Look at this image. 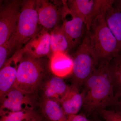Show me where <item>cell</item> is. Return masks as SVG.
<instances>
[{
	"instance_id": "16",
	"label": "cell",
	"mask_w": 121,
	"mask_h": 121,
	"mask_svg": "<svg viewBox=\"0 0 121 121\" xmlns=\"http://www.w3.org/2000/svg\"><path fill=\"white\" fill-rule=\"evenodd\" d=\"M42 114L50 121H67L60 103L51 99H41L39 103Z\"/></svg>"
},
{
	"instance_id": "18",
	"label": "cell",
	"mask_w": 121,
	"mask_h": 121,
	"mask_svg": "<svg viewBox=\"0 0 121 121\" xmlns=\"http://www.w3.org/2000/svg\"><path fill=\"white\" fill-rule=\"evenodd\" d=\"M107 24L116 38L121 50V11L115 8L113 4L108 7L105 13Z\"/></svg>"
},
{
	"instance_id": "11",
	"label": "cell",
	"mask_w": 121,
	"mask_h": 121,
	"mask_svg": "<svg viewBox=\"0 0 121 121\" xmlns=\"http://www.w3.org/2000/svg\"><path fill=\"white\" fill-rule=\"evenodd\" d=\"M51 51L50 34L43 28L37 32L19 54H27L40 58L48 55Z\"/></svg>"
},
{
	"instance_id": "20",
	"label": "cell",
	"mask_w": 121,
	"mask_h": 121,
	"mask_svg": "<svg viewBox=\"0 0 121 121\" xmlns=\"http://www.w3.org/2000/svg\"><path fill=\"white\" fill-rule=\"evenodd\" d=\"M39 114L35 109L7 113L0 116V121H29Z\"/></svg>"
},
{
	"instance_id": "9",
	"label": "cell",
	"mask_w": 121,
	"mask_h": 121,
	"mask_svg": "<svg viewBox=\"0 0 121 121\" xmlns=\"http://www.w3.org/2000/svg\"><path fill=\"white\" fill-rule=\"evenodd\" d=\"M39 23L46 30L54 29L62 20L64 1L36 0Z\"/></svg>"
},
{
	"instance_id": "26",
	"label": "cell",
	"mask_w": 121,
	"mask_h": 121,
	"mask_svg": "<svg viewBox=\"0 0 121 121\" xmlns=\"http://www.w3.org/2000/svg\"><path fill=\"white\" fill-rule=\"evenodd\" d=\"M43 121V117L42 115L39 114L37 117L29 121Z\"/></svg>"
},
{
	"instance_id": "4",
	"label": "cell",
	"mask_w": 121,
	"mask_h": 121,
	"mask_svg": "<svg viewBox=\"0 0 121 121\" xmlns=\"http://www.w3.org/2000/svg\"><path fill=\"white\" fill-rule=\"evenodd\" d=\"M36 0L22 1L19 17L14 32L6 44L9 52L18 50L38 32L39 23Z\"/></svg>"
},
{
	"instance_id": "21",
	"label": "cell",
	"mask_w": 121,
	"mask_h": 121,
	"mask_svg": "<svg viewBox=\"0 0 121 121\" xmlns=\"http://www.w3.org/2000/svg\"><path fill=\"white\" fill-rule=\"evenodd\" d=\"M104 121H121V111L105 109L98 111Z\"/></svg>"
},
{
	"instance_id": "5",
	"label": "cell",
	"mask_w": 121,
	"mask_h": 121,
	"mask_svg": "<svg viewBox=\"0 0 121 121\" xmlns=\"http://www.w3.org/2000/svg\"><path fill=\"white\" fill-rule=\"evenodd\" d=\"M98 63L91 48L89 32L86 31L73 59L72 85L80 90Z\"/></svg>"
},
{
	"instance_id": "14",
	"label": "cell",
	"mask_w": 121,
	"mask_h": 121,
	"mask_svg": "<svg viewBox=\"0 0 121 121\" xmlns=\"http://www.w3.org/2000/svg\"><path fill=\"white\" fill-rule=\"evenodd\" d=\"M50 67L56 76L65 77L72 73L73 59L65 52H54L50 59Z\"/></svg>"
},
{
	"instance_id": "3",
	"label": "cell",
	"mask_w": 121,
	"mask_h": 121,
	"mask_svg": "<svg viewBox=\"0 0 121 121\" xmlns=\"http://www.w3.org/2000/svg\"><path fill=\"white\" fill-rule=\"evenodd\" d=\"M107 9L93 20L88 32L91 48L98 63L108 61L120 51L117 39L106 21Z\"/></svg>"
},
{
	"instance_id": "24",
	"label": "cell",
	"mask_w": 121,
	"mask_h": 121,
	"mask_svg": "<svg viewBox=\"0 0 121 121\" xmlns=\"http://www.w3.org/2000/svg\"><path fill=\"white\" fill-rule=\"evenodd\" d=\"M113 105L115 106L118 109L117 110L121 111V95L115 100Z\"/></svg>"
},
{
	"instance_id": "25",
	"label": "cell",
	"mask_w": 121,
	"mask_h": 121,
	"mask_svg": "<svg viewBox=\"0 0 121 121\" xmlns=\"http://www.w3.org/2000/svg\"><path fill=\"white\" fill-rule=\"evenodd\" d=\"M113 7L121 11V0H114Z\"/></svg>"
},
{
	"instance_id": "8",
	"label": "cell",
	"mask_w": 121,
	"mask_h": 121,
	"mask_svg": "<svg viewBox=\"0 0 121 121\" xmlns=\"http://www.w3.org/2000/svg\"><path fill=\"white\" fill-rule=\"evenodd\" d=\"M37 95L30 94L13 87L0 99V115L35 109L37 104Z\"/></svg>"
},
{
	"instance_id": "15",
	"label": "cell",
	"mask_w": 121,
	"mask_h": 121,
	"mask_svg": "<svg viewBox=\"0 0 121 121\" xmlns=\"http://www.w3.org/2000/svg\"><path fill=\"white\" fill-rule=\"evenodd\" d=\"M83 98L80 90L72 85L60 102L67 116L77 114L83 105Z\"/></svg>"
},
{
	"instance_id": "12",
	"label": "cell",
	"mask_w": 121,
	"mask_h": 121,
	"mask_svg": "<svg viewBox=\"0 0 121 121\" xmlns=\"http://www.w3.org/2000/svg\"><path fill=\"white\" fill-rule=\"evenodd\" d=\"M70 86L62 79L55 76L48 78L41 87V99H55L60 103Z\"/></svg>"
},
{
	"instance_id": "19",
	"label": "cell",
	"mask_w": 121,
	"mask_h": 121,
	"mask_svg": "<svg viewBox=\"0 0 121 121\" xmlns=\"http://www.w3.org/2000/svg\"><path fill=\"white\" fill-rule=\"evenodd\" d=\"M51 51L52 53L65 52L69 50V45L62 25L55 28L50 33Z\"/></svg>"
},
{
	"instance_id": "2",
	"label": "cell",
	"mask_w": 121,
	"mask_h": 121,
	"mask_svg": "<svg viewBox=\"0 0 121 121\" xmlns=\"http://www.w3.org/2000/svg\"><path fill=\"white\" fill-rule=\"evenodd\" d=\"M20 56L13 87L30 94L37 95L48 78L44 63L40 58L23 54Z\"/></svg>"
},
{
	"instance_id": "6",
	"label": "cell",
	"mask_w": 121,
	"mask_h": 121,
	"mask_svg": "<svg viewBox=\"0 0 121 121\" xmlns=\"http://www.w3.org/2000/svg\"><path fill=\"white\" fill-rule=\"evenodd\" d=\"M114 0H69L66 1L70 10L82 19L89 32L93 20L112 5Z\"/></svg>"
},
{
	"instance_id": "27",
	"label": "cell",
	"mask_w": 121,
	"mask_h": 121,
	"mask_svg": "<svg viewBox=\"0 0 121 121\" xmlns=\"http://www.w3.org/2000/svg\"><path fill=\"white\" fill-rule=\"evenodd\" d=\"M48 121V120H46V121Z\"/></svg>"
},
{
	"instance_id": "17",
	"label": "cell",
	"mask_w": 121,
	"mask_h": 121,
	"mask_svg": "<svg viewBox=\"0 0 121 121\" xmlns=\"http://www.w3.org/2000/svg\"><path fill=\"white\" fill-rule=\"evenodd\" d=\"M107 69L113 84L115 101L121 95V50L108 60Z\"/></svg>"
},
{
	"instance_id": "10",
	"label": "cell",
	"mask_w": 121,
	"mask_h": 121,
	"mask_svg": "<svg viewBox=\"0 0 121 121\" xmlns=\"http://www.w3.org/2000/svg\"><path fill=\"white\" fill-rule=\"evenodd\" d=\"M64 8L67 15L63 9L62 25L69 45V50L78 45L84 35L86 25L82 19L71 12L64 1Z\"/></svg>"
},
{
	"instance_id": "23",
	"label": "cell",
	"mask_w": 121,
	"mask_h": 121,
	"mask_svg": "<svg viewBox=\"0 0 121 121\" xmlns=\"http://www.w3.org/2000/svg\"><path fill=\"white\" fill-rule=\"evenodd\" d=\"M67 117V121H91L82 114L68 115Z\"/></svg>"
},
{
	"instance_id": "22",
	"label": "cell",
	"mask_w": 121,
	"mask_h": 121,
	"mask_svg": "<svg viewBox=\"0 0 121 121\" xmlns=\"http://www.w3.org/2000/svg\"><path fill=\"white\" fill-rule=\"evenodd\" d=\"M8 48L6 43L0 46V68L1 69L7 62V56L9 54Z\"/></svg>"
},
{
	"instance_id": "1",
	"label": "cell",
	"mask_w": 121,
	"mask_h": 121,
	"mask_svg": "<svg viewBox=\"0 0 121 121\" xmlns=\"http://www.w3.org/2000/svg\"><path fill=\"white\" fill-rule=\"evenodd\" d=\"M108 62L99 63L83 86L82 107L88 113L106 109L114 103V88L107 69Z\"/></svg>"
},
{
	"instance_id": "13",
	"label": "cell",
	"mask_w": 121,
	"mask_h": 121,
	"mask_svg": "<svg viewBox=\"0 0 121 121\" xmlns=\"http://www.w3.org/2000/svg\"><path fill=\"white\" fill-rule=\"evenodd\" d=\"M20 57L16 56L6 62L0 71V99L12 89L16 79Z\"/></svg>"
},
{
	"instance_id": "7",
	"label": "cell",
	"mask_w": 121,
	"mask_h": 121,
	"mask_svg": "<svg viewBox=\"0 0 121 121\" xmlns=\"http://www.w3.org/2000/svg\"><path fill=\"white\" fill-rule=\"evenodd\" d=\"M22 1L5 0L0 7V46L9 41L17 24Z\"/></svg>"
}]
</instances>
